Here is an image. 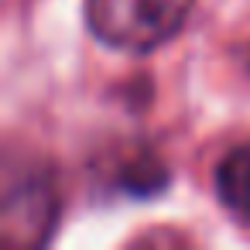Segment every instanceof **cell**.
Returning <instances> with one entry per match:
<instances>
[{
  "label": "cell",
  "mask_w": 250,
  "mask_h": 250,
  "mask_svg": "<svg viewBox=\"0 0 250 250\" xmlns=\"http://www.w3.org/2000/svg\"><path fill=\"white\" fill-rule=\"evenodd\" d=\"M192 11V0H86L89 31L117 52H151L171 42Z\"/></svg>",
  "instance_id": "cell-1"
},
{
  "label": "cell",
  "mask_w": 250,
  "mask_h": 250,
  "mask_svg": "<svg viewBox=\"0 0 250 250\" xmlns=\"http://www.w3.org/2000/svg\"><path fill=\"white\" fill-rule=\"evenodd\" d=\"M216 192L219 202L250 226V144L233 147L216 168Z\"/></svg>",
  "instance_id": "cell-2"
}]
</instances>
